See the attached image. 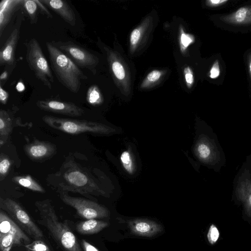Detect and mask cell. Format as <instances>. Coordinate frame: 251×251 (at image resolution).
<instances>
[{
	"instance_id": "cb8c5ba5",
	"label": "cell",
	"mask_w": 251,
	"mask_h": 251,
	"mask_svg": "<svg viewBox=\"0 0 251 251\" xmlns=\"http://www.w3.org/2000/svg\"><path fill=\"white\" fill-rule=\"evenodd\" d=\"M120 161L124 169L129 174H132L134 171L133 162L131 155L128 151H125L121 153Z\"/></svg>"
},
{
	"instance_id": "4fadbf2b",
	"label": "cell",
	"mask_w": 251,
	"mask_h": 251,
	"mask_svg": "<svg viewBox=\"0 0 251 251\" xmlns=\"http://www.w3.org/2000/svg\"><path fill=\"white\" fill-rule=\"evenodd\" d=\"M36 105L44 111L72 117L80 116L84 113L83 109L71 102L53 100H38Z\"/></svg>"
},
{
	"instance_id": "8d00e7d4",
	"label": "cell",
	"mask_w": 251,
	"mask_h": 251,
	"mask_svg": "<svg viewBox=\"0 0 251 251\" xmlns=\"http://www.w3.org/2000/svg\"><path fill=\"white\" fill-rule=\"evenodd\" d=\"M8 72L7 70H3L1 73L0 76V84H2L3 82H5V81L8 79Z\"/></svg>"
},
{
	"instance_id": "7a4b0ae2",
	"label": "cell",
	"mask_w": 251,
	"mask_h": 251,
	"mask_svg": "<svg viewBox=\"0 0 251 251\" xmlns=\"http://www.w3.org/2000/svg\"><path fill=\"white\" fill-rule=\"evenodd\" d=\"M51 70L58 81L70 91L79 92L81 80L88 78L83 72L51 42H46Z\"/></svg>"
},
{
	"instance_id": "4dcf8cb0",
	"label": "cell",
	"mask_w": 251,
	"mask_h": 251,
	"mask_svg": "<svg viewBox=\"0 0 251 251\" xmlns=\"http://www.w3.org/2000/svg\"><path fill=\"white\" fill-rule=\"evenodd\" d=\"M185 81L187 86L190 88L194 82V76L191 69L189 67H186L184 70Z\"/></svg>"
},
{
	"instance_id": "1f68e13d",
	"label": "cell",
	"mask_w": 251,
	"mask_h": 251,
	"mask_svg": "<svg viewBox=\"0 0 251 251\" xmlns=\"http://www.w3.org/2000/svg\"><path fill=\"white\" fill-rule=\"evenodd\" d=\"M220 74V69L219 62L216 60L212 65L209 73V76L211 78H216Z\"/></svg>"
},
{
	"instance_id": "e575fe53",
	"label": "cell",
	"mask_w": 251,
	"mask_h": 251,
	"mask_svg": "<svg viewBox=\"0 0 251 251\" xmlns=\"http://www.w3.org/2000/svg\"><path fill=\"white\" fill-rule=\"evenodd\" d=\"M9 98V93L0 84V101L2 104H5Z\"/></svg>"
},
{
	"instance_id": "44dd1931",
	"label": "cell",
	"mask_w": 251,
	"mask_h": 251,
	"mask_svg": "<svg viewBox=\"0 0 251 251\" xmlns=\"http://www.w3.org/2000/svg\"><path fill=\"white\" fill-rule=\"evenodd\" d=\"M13 179L19 185L31 190L45 192L44 189L29 176H16Z\"/></svg>"
},
{
	"instance_id": "f1b7e54d",
	"label": "cell",
	"mask_w": 251,
	"mask_h": 251,
	"mask_svg": "<svg viewBox=\"0 0 251 251\" xmlns=\"http://www.w3.org/2000/svg\"><path fill=\"white\" fill-rule=\"evenodd\" d=\"M194 42L193 37L189 34H186L181 30L180 43L182 50L185 49L190 44Z\"/></svg>"
},
{
	"instance_id": "e0dca14e",
	"label": "cell",
	"mask_w": 251,
	"mask_h": 251,
	"mask_svg": "<svg viewBox=\"0 0 251 251\" xmlns=\"http://www.w3.org/2000/svg\"><path fill=\"white\" fill-rule=\"evenodd\" d=\"M23 6V0H2L0 3V35L9 24L12 16Z\"/></svg>"
},
{
	"instance_id": "ab89813d",
	"label": "cell",
	"mask_w": 251,
	"mask_h": 251,
	"mask_svg": "<svg viewBox=\"0 0 251 251\" xmlns=\"http://www.w3.org/2000/svg\"><path fill=\"white\" fill-rule=\"evenodd\" d=\"M27 251H30L28 250Z\"/></svg>"
},
{
	"instance_id": "484cf974",
	"label": "cell",
	"mask_w": 251,
	"mask_h": 251,
	"mask_svg": "<svg viewBox=\"0 0 251 251\" xmlns=\"http://www.w3.org/2000/svg\"><path fill=\"white\" fill-rule=\"evenodd\" d=\"M10 165L11 162L8 157L1 154L0 158V177L1 180L6 176Z\"/></svg>"
},
{
	"instance_id": "ba28073f",
	"label": "cell",
	"mask_w": 251,
	"mask_h": 251,
	"mask_svg": "<svg viewBox=\"0 0 251 251\" xmlns=\"http://www.w3.org/2000/svg\"><path fill=\"white\" fill-rule=\"evenodd\" d=\"M233 193L246 215L251 217V154L246 157L234 178Z\"/></svg>"
},
{
	"instance_id": "9a60e30c",
	"label": "cell",
	"mask_w": 251,
	"mask_h": 251,
	"mask_svg": "<svg viewBox=\"0 0 251 251\" xmlns=\"http://www.w3.org/2000/svg\"><path fill=\"white\" fill-rule=\"evenodd\" d=\"M27 155L32 160L39 161L48 159L53 155L55 146L49 142L35 140L25 147Z\"/></svg>"
},
{
	"instance_id": "4316f807",
	"label": "cell",
	"mask_w": 251,
	"mask_h": 251,
	"mask_svg": "<svg viewBox=\"0 0 251 251\" xmlns=\"http://www.w3.org/2000/svg\"><path fill=\"white\" fill-rule=\"evenodd\" d=\"M219 237V232L216 226L212 225L208 230L207 237L209 242L214 244L217 241Z\"/></svg>"
},
{
	"instance_id": "ac0fdd59",
	"label": "cell",
	"mask_w": 251,
	"mask_h": 251,
	"mask_svg": "<svg viewBox=\"0 0 251 251\" xmlns=\"http://www.w3.org/2000/svg\"><path fill=\"white\" fill-rule=\"evenodd\" d=\"M108 225V222L93 219L78 223L75 226V229L81 234L90 235L100 232Z\"/></svg>"
},
{
	"instance_id": "6da1fadb",
	"label": "cell",
	"mask_w": 251,
	"mask_h": 251,
	"mask_svg": "<svg viewBox=\"0 0 251 251\" xmlns=\"http://www.w3.org/2000/svg\"><path fill=\"white\" fill-rule=\"evenodd\" d=\"M39 213L37 222L44 226L63 251H82L74 233L65 222L58 218L50 201H37L35 203Z\"/></svg>"
},
{
	"instance_id": "5bb4252c",
	"label": "cell",
	"mask_w": 251,
	"mask_h": 251,
	"mask_svg": "<svg viewBox=\"0 0 251 251\" xmlns=\"http://www.w3.org/2000/svg\"><path fill=\"white\" fill-rule=\"evenodd\" d=\"M64 177L70 185L75 187V190L79 192L83 191L92 193V187L95 186L88 176L77 168L69 169L65 173Z\"/></svg>"
},
{
	"instance_id": "d4e9b609",
	"label": "cell",
	"mask_w": 251,
	"mask_h": 251,
	"mask_svg": "<svg viewBox=\"0 0 251 251\" xmlns=\"http://www.w3.org/2000/svg\"><path fill=\"white\" fill-rule=\"evenodd\" d=\"M25 247L30 251H51L48 246L42 240H35Z\"/></svg>"
},
{
	"instance_id": "836d02e7",
	"label": "cell",
	"mask_w": 251,
	"mask_h": 251,
	"mask_svg": "<svg viewBox=\"0 0 251 251\" xmlns=\"http://www.w3.org/2000/svg\"><path fill=\"white\" fill-rule=\"evenodd\" d=\"M80 244L84 251H99L95 246L84 239L81 240Z\"/></svg>"
},
{
	"instance_id": "8fae6325",
	"label": "cell",
	"mask_w": 251,
	"mask_h": 251,
	"mask_svg": "<svg viewBox=\"0 0 251 251\" xmlns=\"http://www.w3.org/2000/svg\"><path fill=\"white\" fill-rule=\"evenodd\" d=\"M24 17V13L22 11L18 15L14 27L0 50L1 66L12 67L16 62L15 51L20 37L21 26Z\"/></svg>"
},
{
	"instance_id": "5b68a950",
	"label": "cell",
	"mask_w": 251,
	"mask_h": 251,
	"mask_svg": "<svg viewBox=\"0 0 251 251\" xmlns=\"http://www.w3.org/2000/svg\"><path fill=\"white\" fill-rule=\"evenodd\" d=\"M51 42L79 68L87 69L93 75L96 74L99 58L95 54L71 41Z\"/></svg>"
},
{
	"instance_id": "83f0119b",
	"label": "cell",
	"mask_w": 251,
	"mask_h": 251,
	"mask_svg": "<svg viewBox=\"0 0 251 251\" xmlns=\"http://www.w3.org/2000/svg\"><path fill=\"white\" fill-rule=\"evenodd\" d=\"M161 76V72L158 70H153L151 72L147 75L146 79L144 82V86L147 84L154 83L159 79Z\"/></svg>"
},
{
	"instance_id": "3957f363",
	"label": "cell",
	"mask_w": 251,
	"mask_h": 251,
	"mask_svg": "<svg viewBox=\"0 0 251 251\" xmlns=\"http://www.w3.org/2000/svg\"><path fill=\"white\" fill-rule=\"evenodd\" d=\"M25 47V58L29 68L36 77L51 90L54 76L40 44L36 39L31 38L26 43Z\"/></svg>"
},
{
	"instance_id": "277c9868",
	"label": "cell",
	"mask_w": 251,
	"mask_h": 251,
	"mask_svg": "<svg viewBox=\"0 0 251 251\" xmlns=\"http://www.w3.org/2000/svg\"><path fill=\"white\" fill-rule=\"evenodd\" d=\"M43 121L51 128L76 135L83 133L105 134L111 131L109 127L96 122L45 115Z\"/></svg>"
},
{
	"instance_id": "ffe728a7",
	"label": "cell",
	"mask_w": 251,
	"mask_h": 251,
	"mask_svg": "<svg viewBox=\"0 0 251 251\" xmlns=\"http://www.w3.org/2000/svg\"><path fill=\"white\" fill-rule=\"evenodd\" d=\"M12 120L8 113L3 110L0 111V135L1 145L6 141L12 130Z\"/></svg>"
},
{
	"instance_id": "2e32d148",
	"label": "cell",
	"mask_w": 251,
	"mask_h": 251,
	"mask_svg": "<svg viewBox=\"0 0 251 251\" xmlns=\"http://www.w3.org/2000/svg\"><path fill=\"white\" fill-rule=\"evenodd\" d=\"M63 20L72 26L76 24L75 12L70 4L64 0H39Z\"/></svg>"
},
{
	"instance_id": "30bf717a",
	"label": "cell",
	"mask_w": 251,
	"mask_h": 251,
	"mask_svg": "<svg viewBox=\"0 0 251 251\" xmlns=\"http://www.w3.org/2000/svg\"><path fill=\"white\" fill-rule=\"evenodd\" d=\"M61 200L75 209L78 215L86 219H100L109 216V210L103 205L90 200L62 194Z\"/></svg>"
},
{
	"instance_id": "52a82bcc",
	"label": "cell",
	"mask_w": 251,
	"mask_h": 251,
	"mask_svg": "<svg viewBox=\"0 0 251 251\" xmlns=\"http://www.w3.org/2000/svg\"><path fill=\"white\" fill-rule=\"evenodd\" d=\"M4 211L0 210V248L9 251L14 245L30 243L29 237Z\"/></svg>"
},
{
	"instance_id": "603a6c76",
	"label": "cell",
	"mask_w": 251,
	"mask_h": 251,
	"mask_svg": "<svg viewBox=\"0 0 251 251\" xmlns=\"http://www.w3.org/2000/svg\"><path fill=\"white\" fill-rule=\"evenodd\" d=\"M86 100L92 105H97L101 103L102 97L98 86L93 85L89 87L87 92Z\"/></svg>"
},
{
	"instance_id": "d590c367",
	"label": "cell",
	"mask_w": 251,
	"mask_h": 251,
	"mask_svg": "<svg viewBox=\"0 0 251 251\" xmlns=\"http://www.w3.org/2000/svg\"><path fill=\"white\" fill-rule=\"evenodd\" d=\"M227 1L228 0H209L206 1V3L208 6L215 7L222 5Z\"/></svg>"
},
{
	"instance_id": "d6a6232c",
	"label": "cell",
	"mask_w": 251,
	"mask_h": 251,
	"mask_svg": "<svg viewBox=\"0 0 251 251\" xmlns=\"http://www.w3.org/2000/svg\"><path fill=\"white\" fill-rule=\"evenodd\" d=\"M36 2L37 3L39 8L41 10V12L43 13L44 15H45L48 18H52V16L49 10L47 8L48 7L43 3H42L39 0H35Z\"/></svg>"
},
{
	"instance_id": "9c48e42d",
	"label": "cell",
	"mask_w": 251,
	"mask_h": 251,
	"mask_svg": "<svg viewBox=\"0 0 251 251\" xmlns=\"http://www.w3.org/2000/svg\"><path fill=\"white\" fill-rule=\"evenodd\" d=\"M197 144L196 151L199 158L219 172L226 164L223 150L215 134L202 138Z\"/></svg>"
},
{
	"instance_id": "7402d4cb",
	"label": "cell",
	"mask_w": 251,
	"mask_h": 251,
	"mask_svg": "<svg viewBox=\"0 0 251 251\" xmlns=\"http://www.w3.org/2000/svg\"><path fill=\"white\" fill-rule=\"evenodd\" d=\"M23 7L27 13L31 24H35L38 20V5L35 0H23Z\"/></svg>"
},
{
	"instance_id": "f35d334b",
	"label": "cell",
	"mask_w": 251,
	"mask_h": 251,
	"mask_svg": "<svg viewBox=\"0 0 251 251\" xmlns=\"http://www.w3.org/2000/svg\"><path fill=\"white\" fill-rule=\"evenodd\" d=\"M249 72L251 78V54L250 55L249 57Z\"/></svg>"
},
{
	"instance_id": "7c38bea8",
	"label": "cell",
	"mask_w": 251,
	"mask_h": 251,
	"mask_svg": "<svg viewBox=\"0 0 251 251\" xmlns=\"http://www.w3.org/2000/svg\"><path fill=\"white\" fill-rule=\"evenodd\" d=\"M126 224L131 234L145 237H152L162 232V226L157 222L147 218H136L126 220Z\"/></svg>"
},
{
	"instance_id": "8992f818",
	"label": "cell",
	"mask_w": 251,
	"mask_h": 251,
	"mask_svg": "<svg viewBox=\"0 0 251 251\" xmlns=\"http://www.w3.org/2000/svg\"><path fill=\"white\" fill-rule=\"evenodd\" d=\"M0 207L6 212L28 235L35 240H41L44 237L42 231L17 202L9 198H0Z\"/></svg>"
},
{
	"instance_id": "74e56055",
	"label": "cell",
	"mask_w": 251,
	"mask_h": 251,
	"mask_svg": "<svg viewBox=\"0 0 251 251\" xmlns=\"http://www.w3.org/2000/svg\"><path fill=\"white\" fill-rule=\"evenodd\" d=\"M16 89L19 92H22L25 90V85L22 82H20L17 84Z\"/></svg>"
},
{
	"instance_id": "f546056e",
	"label": "cell",
	"mask_w": 251,
	"mask_h": 251,
	"mask_svg": "<svg viewBox=\"0 0 251 251\" xmlns=\"http://www.w3.org/2000/svg\"><path fill=\"white\" fill-rule=\"evenodd\" d=\"M141 29L137 28L134 29L130 35V41L132 47H135L138 43L141 37Z\"/></svg>"
},
{
	"instance_id": "d6986e66",
	"label": "cell",
	"mask_w": 251,
	"mask_h": 251,
	"mask_svg": "<svg viewBox=\"0 0 251 251\" xmlns=\"http://www.w3.org/2000/svg\"><path fill=\"white\" fill-rule=\"evenodd\" d=\"M222 21L234 25L251 24V6H244L239 8L233 13L222 17Z\"/></svg>"
}]
</instances>
